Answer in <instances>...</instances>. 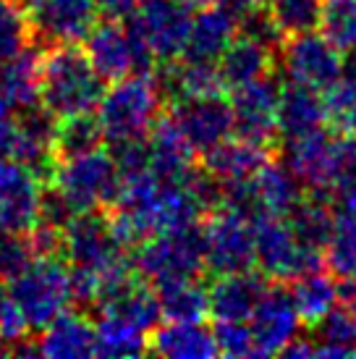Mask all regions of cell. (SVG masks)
Listing matches in <instances>:
<instances>
[{
	"label": "cell",
	"mask_w": 356,
	"mask_h": 359,
	"mask_svg": "<svg viewBox=\"0 0 356 359\" xmlns=\"http://www.w3.org/2000/svg\"><path fill=\"white\" fill-rule=\"evenodd\" d=\"M105 92V79L76 45H53L42 55V108L53 118L95 113Z\"/></svg>",
	"instance_id": "6da1fadb"
},
{
	"label": "cell",
	"mask_w": 356,
	"mask_h": 359,
	"mask_svg": "<svg viewBox=\"0 0 356 359\" xmlns=\"http://www.w3.org/2000/svg\"><path fill=\"white\" fill-rule=\"evenodd\" d=\"M163 102H165V90L158 76L147 71L116 79L113 87L102 92V100L97 105L102 140H108L113 147L147 140L152 126L163 116Z\"/></svg>",
	"instance_id": "7a4b0ae2"
},
{
	"label": "cell",
	"mask_w": 356,
	"mask_h": 359,
	"mask_svg": "<svg viewBox=\"0 0 356 359\" xmlns=\"http://www.w3.org/2000/svg\"><path fill=\"white\" fill-rule=\"evenodd\" d=\"M53 191L71 215L113 205L121 189V168L116 155L102 147L58 158L50 170Z\"/></svg>",
	"instance_id": "3957f363"
},
{
	"label": "cell",
	"mask_w": 356,
	"mask_h": 359,
	"mask_svg": "<svg viewBox=\"0 0 356 359\" xmlns=\"http://www.w3.org/2000/svg\"><path fill=\"white\" fill-rule=\"evenodd\" d=\"M134 268L152 286L176 278H199L207 268L202 223L152 233L137 244Z\"/></svg>",
	"instance_id": "277c9868"
},
{
	"label": "cell",
	"mask_w": 356,
	"mask_h": 359,
	"mask_svg": "<svg viewBox=\"0 0 356 359\" xmlns=\"http://www.w3.org/2000/svg\"><path fill=\"white\" fill-rule=\"evenodd\" d=\"M252 233H254V262L265 278L288 283L296 276L325 268V252L304 247L296 239L286 215L259 210L252 218Z\"/></svg>",
	"instance_id": "5b68a950"
},
{
	"label": "cell",
	"mask_w": 356,
	"mask_h": 359,
	"mask_svg": "<svg viewBox=\"0 0 356 359\" xmlns=\"http://www.w3.org/2000/svg\"><path fill=\"white\" fill-rule=\"evenodd\" d=\"M11 299L19 304L32 328L42 330L50 320L63 315L74 302L71 268L58 255H40L11 278Z\"/></svg>",
	"instance_id": "8992f818"
},
{
	"label": "cell",
	"mask_w": 356,
	"mask_h": 359,
	"mask_svg": "<svg viewBox=\"0 0 356 359\" xmlns=\"http://www.w3.org/2000/svg\"><path fill=\"white\" fill-rule=\"evenodd\" d=\"M191 19V8L178 0H139L129 13V27L144 45L149 58L158 63H173L184 58Z\"/></svg>",
	"instance_id": "52a82bcc"
},
{
	"label": "cell",
	"mask_w": 356,
	"mask_h": 359,
	"mask_svg": "<svg viewBox=\"0 0 356 359\" xmlns=\"http://www.w3.org/2000/svg\"><path fill=\"white\" fill-rule=\"evenodd\" d=\"M205 233V252H207V270L215 276L244 273L254 265V233L252 218L218 205L202 218Z\"/></svg>",
	"instance_id": "ba28073f"
},
{
	"label": "cell",
	"mask_w": 356,
	"mask_h": 359,
	"mask_svg": "<svg viewBox=\"0 0 356 359\" xmlns=\"http://www.w3.org/2000/svg\"><path fill=\"white\" fill-rule=\"evenodd\" d=\"M278 60L288 79L307 84L317 92H325L343 74V53L330 45L325 34H315V29L286 37Z\"/></svg>",
	"instance_id": "9c48e42d"
},
{
	"label": "cell",
	"mask_w": 356,
	"mask_h": 359,
	"mask_svg": "<svg viewBox=\"0 0 356 359\" xmlns=\"http://www.w3.org/2000/svg\"><path fill=\"white\" fill-rule=\"evenodd\" d=\"M278 102H280V81L273 74L231 90V108L236 116L238 137L278 152L280 144Z\"/></svg>",
	"instance_id": "30bf717a"
},
{
	"label": "cell",
	"mask_w": 356,
	"mask_h": 359,
	"mask_svg": "<svg viewBox=\"0 0 356 359\" xmlns=\"http://www.w3.org/2000/svg\"><path fill=\"white\" fill-rule=\"evenodd\" d=\"M341 137L343 131H327L325 126H320L309 134L283 142V160L307 191L333 197Z\"/></svg>",
	"instance_id": "8fae6325"
},
{
	"label": "cell",
	"mask_w": 356,
	"mask_h": 359,
	"mask_svg": "<svg viewBox=\"0 0 356 359\" xmlns=\"http://www.w3.org/2000/svg\"><path fill=\"white\" fill-rule=\"evenodd\" d=\"M84 42H87L84 53L102 79H123L139 71H149V66L155 63L129 24H121L116 19L97 21Z\"/></svg>",
	"instance_id": "7c38bea8"
},
{
	"label": "cell",
	"mask_w": 356,
	"mask_h": 359,
	"mask_svg": "<svg viewBox=\"0 0 356 359\" xmlns=\"http://www.w3.org/2000/svg\"><path fill=\"white\" fill-rule=\"evenodd\" d=\"M40 173L21 160H0V229L27 233L42 220Z\"/></svg>",
	"instance_id": "4fadbf2b"
},
{
	"label": "cell",
	"mask_w": 356,
	"mask_h": 359,
	"mask_svg": "<svg viewBox=\"0 0 356 359\" xmlns=\"http://www.w3.org/2000/svg\"><path fill=\"white\" fill-rule=\"evenodd\" d=\"M27 13L50 45H76L95 29L100 6L97 0H27Z\"/></svg>",
	"instance_id": "5bb4252c"
},
{
	"label": "cell",
	"mask_w": 356,
	"mask_h": 359,
	"mask_svg": "<svg viewBox=\"0 0 356 359\" xmlns=\"http://www.w3.org/2000/svg\"><path fill=\"white\" fill-rule=\"evenodd\" d=\"M252 336H254V346H257V357H270V354H280L291 341L299 336V318L296 307L291 302L286 283H270L265 297L259 299L257 309L252 312Z\"/></svg>",
	"instance_id": "9a60e30c"
},
{
	"label": "cell",
	"mask_w": 356,
	"mask_h": 359,
	"mask_svg": "<svg viewBox=\"0 0 356 359\" xmlns=\"http://www.w3.org/2000/svg\"><path fill=\"white\" fill-rule=\"evenodd\" d=\"M178 129L184 131L189 144L205 155L215 144L231 137L236 131V116L226 97H202V100H178L170 110Z\"/></svg>",
	"instance_id": "2e32d148"
},
{
	"label": "cell",
	"mask_w": 356,
	"mask_h": 359,
	"mask_svg": "<svg viewBox=\"0 0 356 359\" xmlns=\"http://www.w3.org/2000/svg\"><path fill=\"white\" fill-rule=\"evenodd\" d=\"M273 280L262 273H228L215 276V283L210 286V318L215 320H249L257 309L259 299L265 297Z\"/></svg>",
	"instance_id": "e0dca14e"
},
{
	"label": "cell",
	"mask_w": 356,
	"mask_h": 359,
	"mask_svg": "<svg viewBox=\"0 0 356 359\" xmlns=\"http://www.w3.org/2000/svg\"><path fill=\"white\" fill-rule=\"evenodd\" d=\"M149 144V168L158 173L160 179L165 181H181L186 179L194 160H197V150L189 144L184 137V131L178 129V123L173 116H160L158 123L152 126L147 137Z\"/></svg>",
	"instance_id": "ac0fdd59"
},
{
	"label": "cell",
	"mask_w": 356,
	"mask_h": 359,
	"mask_svg": "<svg viewBox=\"0 0 356 359\" xmlns=\"http://www.w3.org/2000/svg\"><path fill=\"white\" fill-rule=\"evenodd\" d=\"M42 55L21 50L0 63V108L11 113H27L40 105Z\"/></svg>",
	"instance_id": "d6986e66"
},
{
	"label": "cell",
	"mask_w": 356,
	"mask_h": 359,
	"mask_svg": "<svg viewBox=\"0 0 356 359\" xmlns=\"http://www.w3.org/2000/svg\"><path fill=\"white\" fill-rule=\"evenodd\" d=\"M238 19L223 6H202L197 16L191 19V32L184 58L189 60H207L218 63L226 48L236 40Z\"/></svg>",
	"instance_id": "ffe728a7"
},
{
	"label": "cell",
	"mask_w": 356,
	"mask_h": 359,
	"mask_svg": "<svg viewBox=\"0 0 356 359\" xmlns=\"http://www.w3.org/2000/svg\"><path fill=\"white\" fill-rule=\"evenodd\" d=\"M275 152L259 147L249 140H223L215 144L212 150L205 152L202 158V168L207 170L210 176H215L218 181H252L259 170L265 168L273 160Z\"/></svg>",
	"instance_id": "44dd1931"
},
{
	"label": "cell",
	"mask_w": 356,
	"mask_h": 359,
	"mask_svg": "<svg viewBox=\"0 0 356 359\" xmlns=\"http://www.w3.org/2000/svg\"><path fill=\"white\" fill-rule=\"evenodd\" d=\"M275 48H270V45L254 40V37H247V34H236V40L231 42L226 53L220 55L218 69L228 90H236V87H244L249 81L270 76L275 71Z\"/></svg>",
	"instance_id": "7402d4cb"
},
{
	"label": "cell",
	"mask_w": 356,
	"mask_h": 359,
	"mask_svg": "<svg viewBox=\"0 0 356 359\" xmlns=\"http://www.w3.org/2000/svg\"><path fill=\"white\" fill-rule=\"evenodd\" d=\"M37 354L50 359L95 357V325L79 312H63L50 320L37 339Z\"/></svg>",
	"instance_id": "603a6c76"
},
{
	"label": "cell",
	"mask_w": 356,
	"mask_h": 359,
	"mask_svg": "<svg viewBox=\"0 0 356 359\" xmlns=\"http://www.w3.org/2000/svg\"><path fill=\"white\" fill-rule=\"evenodd\" d=\"M327 123L325 100L317 95V90L288 81L280 87V102H278V129H280V142L309 134Z\"/></svg>",
	"instance_id": "cb8c5ba5"
},
{
	"label": "cell",
	"mask_w": 356,
	"mask_h": 359,
	"mask_svg": "<svg viewBox=\"0 0 356 359\" xmlns=\"http://www.w3.org/2000/svg\"><path fill=\"white\" fill-rule=\"evenodd\" d=\"M168 71L163 74V90L173 100H202V97H223L228 92L226 81L220 76L218 63L207 60H189L178 58L165 63Z\"/></svg>",
	"instance_id": "d4e9b609"
},
{
	"label": "cell",
	"mask_w": 356,
	"mask_h": 359,
	"mask_svg": "<svg viewBox=\"0 0 356 359\" xmlns=\"http://www.w3.org/2000/svg\"><path fill=\"white\" fill-rule=\"evenodd\" d=\"M149 354L168 359H210L220 357L215 333L202 323H165L149 339Z\"/></svg>",
	"instance_id": "484cf974"
},
{
	"label": "cell",
	"mask_w": 356,
	"mask_h": 359,
	"mask_svg": "<svg viewBox=\"0 0 356 359\" xmlns=\"http://www.w3.org/2000/svg\"><path fill=\"white\" fill-rule=\"evenodd\" d=\"M149 351V336L144 328H139L113 309H100V320L95 323V354L110 359L142 357Z\"/></svg>",
	"instance_id": "4316f807"
},
{
	"label": "cell",
	"mask_w": 356,
	"mask_h": 359,
	"mask_svg": "<svg viewBox=\"0 0 356 359\" xmlns=\"http://www.w3.org/2000/svg\"><path fill=\"white\" fill-rule=\"evenodd\" d=\"M286 218L296 233V239L304 247H315V250L325 252L330 233H333V223H336L333 197L317 194V191H304V197L299 200V205Z\"/></svg>",
	"instance_id": "83f0119b"
},
{
	"label": "cell",
	"mask_w": 356,
	"mask_h": 359,
	"mask_svg": "<svg viewBox=\"0 0 356 359\" xmlns=\"http://www.w3.org/2000/svg\"><path fill=\"white\" fill-rule=\"evenodd\" d=\"M160 312L168 323H202L210 315V291L197 278H176L155 286Z\"/></svg>",
	"instance_id": "f1b7e54d"
},
{
	"label": "cell",
	"mask_w": 356,
	"mask_h": 359,
	"mask_svg": "<svg viewBox=\"0 0 356 359\" xmlns=\"http://www.w3.org/2000/svg\"><path fill=\"white\" fill-rule=\"evenodd\" d=\"M286 286L299 318H301V323H307L309 328L315 325L317 320L325 318L338 302V283L322 270H312V273L296 276L294 280H288Z\"/></svg>",
	"instance_id": "f546056e"
},
{
	"label": "cell",
	"mask_w": 356,
	"mask_h": 359,
	"mask_svg": "<svg viewBox=\"0 0 356 359\" xmlns=\"http://www.w3.org/2000/svg\"><path fill=\"white\" fill-rule=\"evenodd\" d=\"M254 194H257L259 208L265 212L288 215L299 205V200L304 197V187L291 173L286 163L270 160L265 168L254 176Z\"/></svg>",
	"instance_id": "4dcf8cb0"
},
{
	"label": "cell",
	"mask_w": 356,
	"mask_h": 359,
	"mask_svg": "<svg viewBox=\"0 0 356 359\" xmlns=\"http://www.w3.org/2000/svg\"><path fill=\"white\" fill-rule=\"evenodd\" d=\"M315 357H356V309L354 307H333L315 325Z\"/></svg>",
	"instance_id": "1f68e13d"
},
{
	"label": "cell",
	"mask_w": 356,
	"mask_h": 359,
	"mask_svg": "<svg viewBox=\"0 0 356 359\" xmlns=\"http://www.w3.org/2000/svg\"><path fill=\"white\" fill-rule=\"evenodd\" d=\"M333 205L336 223L325 247V265L336 276H348L356 270V202L341 197Z\"/></svg>",
	"instance_id": "d6a6232c"
},
{
	"label": "cell",
	"mask_w": 356,
	"mask_h": 359,
	"mask_svg": "<svg viewBox=\"0 0 356 359\" xmlns=\"http://www.w3.org/2000/svg\"><path fill=\"white\" fill-rule=\"evenodd\" d=\"M317 27L343 55L356 50V0H322Z\"/></svg>",
	"instance_id": "836d02e7"
},
{
	"label": "cell",
	"mask_w": 356,
	"mask_h": 359,
	"mask_svg": "<svg viewBox=\"0 0 356 359\" xmlns=\"http://www.w3.org/2000/svg\"><path fill=\"white\" fill-rule=\"evenodd\" d=\"M100 140H102V131H100L97 116L84 113V116L60 118L55 123V158L95 150L100 147Z\"/></svg>",
	"instance_id": "e575fe53"
},
{
	"label": "cell",
	"mask_w": 356,
	"mask_h": 359,
	"mask_svg": "<svg viewBox=\"0 0 356 359\" xmlns=\"http://www.w3.org/2000/svg\"><path fill=\"white\" fill-rule=\"evenodd\" d=\"M32 32L27 6H19V0H0V63L27 50Z\"/></svg>",
	"instance_id": "d590c367"
},
{
	"label": "cell",
	"mask_w": 356,
	"mask_h": 359,
	"mask_svg": "<svg viewBox=\"0 0 356 359\" xmlns=\"http://www.w3.org/2000/svg\"><path fill=\"white\" fill-rule=\"evenodd\" d=\"M322 100L330 129L356 134V76L341 74V79L325 90Z\"/></svg>",
	"instance_id": "8d00e7d4"
},
{
	"label": "cell",
	"mask_w": 356,
	"mask_h": 359,
	"mask_svg": "<svg viewBox=\"0 0 356 359\" xmlns=\"http://www.w3.org/2000/svg\"><path fill=\"white\" fill-rule=\"evenodd\" d=\"M322 0H270V13L280 32L291 37L299 32H309L320 24Z\"/></svg>",
	"instance_id": "74e56055"
},
{
	"label": "cell",
	"mask_w": 356,
	"mask_h": 359,
	"mask_svg": "<svg viewBox=\"0 0 356 359\" xmlns=\"http://www.w3.org/2000/svg\"><path fill=\"white\" fill-rule=\"evenodd\" d=\"M215 341L223 357H257L247 320H215Z\"/></svg>",
	"instance_id": "f35d334b"
},
{
	"label": "cell",
	"mask_w": 356,
	"mask_h": 359,
	"mask_svg": "<svg viewBox=\"0 0 356 359\" xmlns=\"http://www.w3.org/2000/svg\"><path fill=\"white\" fill-rule=\"evenodd\" d=\"M32 257H34V252L29 247L27 233L0 229V278H16L21 270L32 262Z\"/></svg>",
	"instance_id": "ab89813d"
},
{
	"label": "cell",
	"mask_w": 356,
	"mask_h": 359,
	"mask_svg": "<svg viewBox=\"0 0 356 359\" xmlns=\"http://www.w3.org/2000/svg\"><path fill=\"white\" fill-rule=\"evenodd\" d=\"M21 158V121L16 113L0 108V160Z\"/></svg>",
	"instance_id": "60d3db41"
},
{
	"label": "cell",
	"mask_w": 356,
	"mask_h": 359,
	"mask_svg": "<svg viewBox=\"0 0 356 359\" xmlns=\"http://www.w3.org/2000/svg\"><path fill=\"white\" fill-rule=\"evenodd\" d=\"M338 302L356 309V270L348 273V276H341V283H338Z\"/></svg>",
	"instance_id": "b9f144b4"
},
{
	"label": "cell",
	"mask_w": 356,
	"mask_h": 359,
	"mask_svg": "<svg viewBox=\"0 0 356 359\" xmlns=\"http://www.w3.org/2000/svg\"><path fill=\"white\" fill-rule=\"evenodd\" d=\"M223 8H228L233 16H244V13H249V11L254 8H265V6H270V0H218Z\"/></svg>",
	"instance_id": "7bdbcfd3"
},
{
	"label": "cell",
	"mask_w": 356,
	"mask_h": 359,
	"mask_svg": "<svg viewBox=\"0 0 356 359\" xmlns=\"http://www.w3.org/2000/svg\"><path fill=\"white\" fill-rule=\"evenodd\" d=\"M139 0H97V6L105 13H110V16H126V13H131L134 11V6H137Z\"/></svg>",
	"instance_id": "ee69618b"
},
{
	"label": "cell",
	"mask_w": 356,
	"mask_h": 359,
	"mask_svg": "<svg viewBox=\"0 0 356 359\" xmlns=\"http://www.w3.org/2000/svg\"><path fill=\"white\" fill-rule=\"evenodd\" d=\"M8 304H11V289H6V280L0 278V315L6 312Z\"/></svg>",
	"instance_id": "f6af8a7d"
},
{
	"label": "cell",
	"mask_w": 356,
	"mask_h": 359,
	"mask_svg": "<svg viewBox=\"0 0 356 359\" xmlns=\"http://www.w3.org/2000/svg\"><path fill=\"white\" fill-rule=\"evenodd\" d=\"M178 3H184L189 8H202V6H210L212 0H178Z\"/></svg>",
	"instance_id": "bcb514c9"
},
{
	"label": "cell",
	"mask_w": 356,
	"mask_h": 359,
	"mask_svg": "<svg viewBox=\"0 0 356 359\" xmlns=\"http://www.w3.org/2000/svg\"><path fill=\"white\" fill-rule=\"evenodd\" d=\"M0 354H6V339H3V333H0Z\"/></svg>",
	"instance_id": "7dc6e473"
}]
</instances>
